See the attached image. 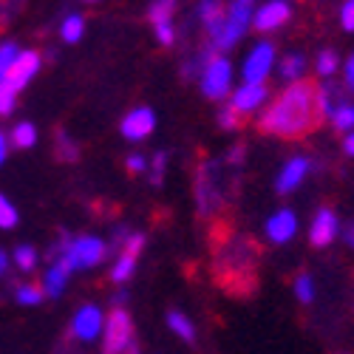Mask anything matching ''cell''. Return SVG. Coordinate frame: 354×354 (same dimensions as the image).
<instances>
[{"label": "cell", "mask_w": 354, "mask_h": 354, "mask_svg": "<svg viewBox=\"0 0 354 354\" xmlns=\"http://www.w3.org/2000/svg\"><path fill=\"white\" fill-rule=\"evenodd\" d=\"M320 120H323V113L317 105V85L298 80L261 116V131L292 139V136L309 133L315 125H320Z\"/></svg>", "instance_id": "cell-1"}, {"label": "cell", "mask_w": 354, "mask_h": 354, "mask_svg": "<svg viewBox=\"0 0 354 354\" xmlns=\"http://www.w3.org/2000/svg\"><path fill=\"white\" fill-rule=\"evenodd\" d=\"M250 17H252V3H247V0H235V3H230L224 20L218 26L207 28V35H210V46L207 48L218 51V48L235 46L250 28Z\"/></svg>", "instance_id": "cell-2"}, {"label": "cell", "mask_w": 354, "mask_h": 354, "mask_svg": "<svg viewBox=\"0 0 354 354\" xmlns=\"http://www.w3.org/2000/svg\"><path fill=\"white\" fill-rule=\"evenodd\" d=\"M230 82H232V66H230V60H227V57L213 54L210 60H207V66H204V74H201V91H204V97H210V100L227 97Z\"/></svg>", "instance_id": "cell-3"}, {"label": "cell", "mask_w": 354, "mask_h": 354, "mask_svg": "<svg viewBox=\"0 0 354 354\" xmlns=\"http://www.w3.org/2000/svg\"><path fill=\"white\" fill-rule=\"evenodd\" d=\"M133 343V320L125 309H113L105 323V354H125Z\"/></svg>", "instance_id": "cell-4"}, {"label": "cell", "mask_w": 354, "mask_h": 354, "mask_svg": "<svg viewBox=\"0 0 354 354\" xmlns=\"http://www.w3.org/2000/svg\"><path fill=\"white\" fill-rule=\"evenodd\" d=\"M40 71V54L37 51H20V57L15 60V66L6 71V77L0 80L3 85H9L15 94H20L23 88L32 82V77Z\"/></svg>", "instance_id": "cell-5"}, {"label": "cell", "mask_w": 354, "mask_h": 354, "mask_svg": "<svg viewBox=\"0 0 354 354\" xmlns=\"http://www.w3.org/2000/svg\"><path fill=\"white\" fill-rule=\"evenodd\" d=\"M272 60H275V48L270 43H258L247 54V63H244V80H247V85H261L263 80H267V74L272 68Z\"/></svg>", "instance_id": "cell-6"}, {"label": "cell", "mask_w": 354, "mask_h": 354, "mask_svg": "<svg viewBox=\"0 0 354 354\" xmlns=\"http://www.w3.org/2000/svg\"><path fill=\"white\" fill-rule=\"evenodd\" d=\"M196 196H198V210L207 216L221 204V193L216 190V162H207L198 173V185H196Z\"/></svg>", "instance_id": "cell-7"}, {"label": "cell", "mask_w": 354, "mask_h": 354, "mask_svg": "<svg viewBox=\"0 0 354 354\" xmlns=\"http://www.w3.org/2000/svg\"><path fill=\"white\" fill-rule=\"evenodd\" d=\"M153 128H156V116H153L151 108H133V111H128L122 125H120L122 136L131 139V142H139L145 136H151Z\"/></svg>", "instance_id": "cell-8"}, {"label": "cell", "mask_w": 354, "mask_h": 354, "mask_svg": "<svg viewBox=\"0 0 354 354\" xmlns=\"http://www.w3.org/2000/svg\"><path fill=\"white\" fill-rule=\"evenodd\" d=\"M102 326H105L102 312L97 306H82L71 320V335L80 340H94L102 332Z\"/></svg>", "instance_id": "cell-9"}, {"label": "cell", "mask_w": 354, "mask_h": 354, "mask_svg": "<svg viewBox=\"0 0 354 354\" xmlns=\"http://www.w3.org/2000/svg\"><path fill=\"white\" fill-rule=\"evenodd\" d=\"M289 15H292L289 3H283V0H272V3H263L252 15V23H255L258 32H272V28H278V26H283L289 20Z\"/></svg>", "instance_id": "cell-10"}, {"label": "cell", "mask_w": 354, "mask_h": 354, "mask_svg": "<svg viewBox=\"0 0 354 354\" xmlns=\"http://www.w3.org/2000/svg\"><path fill=\"white\" fill-rule=\"evenodd\" d=\"M337 230H340V224H337V216L332 210H317L312 230H309L312 247H329L337 239Z\"/></svg>", "instance_id": "cell-11"}, {"label": "cell", "mask_w": 354, "mask_h": 354, "mask_svg": "<svg viewBox=\"0 0 354 354\" xmlns=\"http://www.w3.org/2000/svg\"><path fill=\"white\" fill-rule=\"evenodd\" d=\"M267 97H270V91L263 85H241L239 91L232 94L230 108L239 116H244V113H252L255 108H261L263 102H267Z\"/></svg>", "instance_id": "cell-12"}, {"label": "cell", "mask_w": 354, "mask_h": 354, "mask_svg": "<svg viewBox=\"0 0 354 354\" xmlns=\"http://www.w3.org/2000/svg\"><path fill=\"white\" fill-rule=\"evenodd\" d=\"M295 232H298V218H295L292 210H278L270 216L267 221V235L270 241L275 244H286L289 239H295Z\"/></svg>", "instance_id": "cell-13"}, {"label": "cell", "mask_w": 354, "mask_h": 354, "mask_svg": "<svg viewBox=\"0 0 354 354\" xmlns=\"http://www.w3.org/2000/svg\"><path fill=\"white\" fill-rule=\"evenodd\" d=\"M306 173H309V159L295 156L292 162L283 165V170H281V176H278V182H275V190H278V193H292L295 187L304 182V176H306Z\"/></svg>", "instance_id": "cell-14"}, {"label": "cell", "mask_w": 354, "mask_h": 354, "mask_svg": "<svg viewBox=\"0 0 354 354\" xmlns=\"http://www.w3.org/2000/svg\"><path fill=\"white\" fill-rule=\"evenodd\" d=\"M68 275H71L68 263H66V261H54V263H51V270H48L46 278H43V292L48 295V298H60V292L66 289Z\"/></svg>", "instance_id": "cell-15"}, {"label": "cell", "mask_w": 354, "mask_h": 354, "mask_svg": "<svg viewBox=\"0 0 354 354\" xmlns=\"http://www.w3.org/2000/svg\"><path fill=\"white\" fill-rule=\"evenodd\" d=\"M167 326L176 332V335H179L182 340H193L196 337V329H193V323L187 320V315L185 312H179V309H173V312H167Z\"/></svg>", "instance_id": "cell-16"}, {"label": "cell", "mask_w": 354, "mask_h": 354, "mask_svg": "<svg viewBox=\"0 0 354 354\" xmlns=\"http://www.w3.org/2000/svg\"><path fill=\"white\" fill-rule=\"evenodd\" d=\"M133 272H136V258L128 255V252H122L120 261H116L113 270H111V281H113V283H125Z\"/></svg>", "instance_id": "cell-17"}, {"label": "cell", "mask_w": 354, "mask_h": 354, "mask_svg": "<svg viewBox=\"0 0 354 354\" xmlns=\"http://www.w3.org/2000/svg\"><path fill=\"white\" fill-rule=\"evenodd\" d=\"M82 32H85L82 15H68V17L63 20V26H60V37H63L66 43H77V40L82 37Z\"/></svg>", "instance_id": "cell-18"}, {"label": "cell", "mask_w": 354, "mask_h": 354, "mask_svg": "<svg viewBox=\"0 0 354 354\" xmlns=\"http://www.w3.org/2000/svg\"><path fill=\"white\" fill-rule=\"evenodd\" d=\"M198 15H201L204 26H207V28H213V26H218V23L224 20L227 9H224L221 3H216V0H207V3H201V6H198Z\"/></svg>", "instance_id": "cell-19"}, {"label": "cell", "mask_w": 354, "mask_h": 354, "mask_svg": "<svg viewBox=\"0 0 354 354\" xmlns=\"http://www.w3.org/2000/svg\"><path fill=\"white\" fill-rule=\"evenodd\" d=\"M35 142H37V131H35L32 122L15 125V131H12V145H15V147H32Z\"/></svg>", "instance_id": "cell-20"}, {"label": "cell", "mask_w": 354, "mask_h": 354, "mask_svg": "<svg viewBox=\"0 0 354 354\" xmlns=\"http://www.w3.org/2000/svg\"><path fill=\"white\" fill-rule=\"evenodd\" d=\"M15 267L23 270V272H32V270L37 267V252H35V247L20 244V247L15 250Z\"/></svg>", "instance_id": "cell-21"}, {"label": "cell", "mask_w": 354, "mask_h": 354, "mask_svg": "<svg viewBox=\"0 0 354 354\" xmlns=\"http://www.w3.org/2000/svg\"><path fill=\"white\" fill-rule=\"evenodd\" d=\"M15 289H17L15 292L17 304H26V306H35V304H40L46 298V292L40 286H35V283H23V286H15Z\"/></svg>", "instance_id": "cell-22"}, {"label": "cell", "mask_w": 354, "mask_h": 354, "mask_svg": "<svg viewBox=\"0 0 354 354\" xmlns=\"http://www.w3.org/2000/svg\"><path fill=\"white\" fill-rule=\"evenodd\" d=\"M304 66H306V60H304L301 54H289L286 60L281 63V77L289 80V82H295V77L304 74Z\"/></svg>", "instance_id": "cell-23"}, {"label": "cell", "mask_w": 354, "mask_h": 354, "mask_svg": "<svg viewBox=\"0 0 354 354\" xmlns=\"http://www.w3.org/2000/svg\"><path fill=\"white\" fill-rule=\"evenodd\" d=\"M173 12H176V3H173V0H159V3H153V6H151V23H153V28L170 23Z\"/></svg>", "instance_id": "cell-24"}, {"label": "cell", "mask_w": 354, "mask_h": 354, "mask_svg": "<svg viewBox=\"0 0 354 354\" xmlns=\"http://www.w3.org/2000/svg\"><path fill=\"white\" fill-rule=\"evenodd\" d=\"M17 224V210H15V204L6 198V196H0V230H12Z\"/></svg>", "instance_id": "cell-25"}, {"label": "cell", "mask_w": 354, "mask_h": 354, "mask_svg": "<svg viewBox=\"0 0 354 354\" xmlns=\"http://www.w3.org/2000/svg\"><path fill=\"white\" fill-rule=\"evenodd\" d=\"M332 122H335L337 131H354V108H351V105L337 108L335 116H332Z\"/></svg>", "instance_id": "cell-26"}, {"label": "cell", "mask_w": 354, "mask_h": 354, "mask_svg": "<svg viewBox=\"0 0 354 354\" xmlns=\"http://www.w3.org/2000/svg\"><path fill=\"white\" fill-rule=\"evenodd\" d=\"M337 71V54L335 51H320L317 54V74L320 77H329Z\"/></svg>", "instance_id": "cell-27"}, {"label": "cell", "mask_w": 354, "mask_h": 354, "mask_svg": "<svg viewBox=\"0 0 354 354\" xmlns=\"http://www.w3.org/2000/svg\"><path fill=\"white\" fill-rule=\"evenodd\" d=\"M295 295H298L301 304H309L315 298V286H312L309 275H298V281H295Z\"/></svg>", "instance_id": "cell-28"}, {"label": "cell", "mask_w": 354, "mask_h": 354, "mask_svg": "<svg viewBox=\"0 0 354 354\" xmlns=\"http://www.w3.org/2000/svg\"><path fill=\"white\" fill-rule=\"evenodd\" d=\"M57 153H60V159H77V145L66 136V131H60L57 133Z\"/></svg>", "instance_id": "cell-29"}, {"label": "cell", "mask_w": 354, "mask_h": 354, "mask_svg": "<svg viewBox=\"0 0 354 354\" xmlns=\"http://www.w3.org/2000/svg\"><path fill=\"white\" fill-rule=\"evenodd\" d=\"M15 102H17V94L12 91L9 85L0 82V116H9L15 111Z\"/></svg>", "instance_id": "cell-30"}, {"label": "cell", "mask_w": 354, "mask_h": 354, "mask_svg": "<svg viewBox=\"0 0 354 354\" xmlns=\"http://www.w3.org/2000/svg\"><path fill=\"white\" fill-rule=\"evenodd\" d=\"M142 247H145V235H142V232H131V235H128V241H125V247H122V252L139 258Z\"/></svg>", "instance_id": "cell-31"}, {"label": "cell", "mask_w": 354, "mask_h": 354, "mask_svg": "<svg viewBox=\"0 0 354 354\" xmlns=\"http://www.w3.org/2000/svg\"><path fill=\"white\" fill-rule=\"evenodd\" d=\"M165 167H167V153H156V156H153V167H151V182H153V185H162Z\"/></svg>", "instance_id": "cell-32"}, {"label": "cell", "mask_w": 354, "mask_h": 354, "mask_svg": "<svg viewBox=\"0 0 354 354\" xmlns=\"http://www.w3.org/2000/svg\"><path fill=\"white\" fill-rule=\"evenodd\" d=\"M340 26L346 32H354V0H346L340 6Z\"/></svg>", "instance_id": "cell-33"}, {"label": "cell", "mask_w": 354, "mask_h": 354, "mask_svg": "<svg viewBox=\"0 0 354 354\" xmlns=\"http://www.w3.org/2000/svg\"><path fill=\"white\" fill-rule=\"evenodd\" d=\"M218 125H221L224 131H235V128H239V113H235L232 108H224V111L218 113Z\"/></svg>", "instance_id": "cell-34"}, {"label": "cell", "mask_w": 354, "mask_h": 354, "mask_svg": "<svg viewBox=\"0 0 354 354\" xmlns=\"http://www.w3.org/2000/svg\"><path fill=\"white\" fill-rule=\"evenodd\" d=\"M156 40H159L162 46H173V40H176V32H173V23L156 26Z\"/></svg>", "instance_id": "cell-35"}, {"label": "cell", "mask_w": 354, "mask_h": 354, "mask_svg": "<svg viewBox=\"0 0 354 354\" xmlns=\"http://www.w3.org/2000/svg\"><path fill=\"white\" fill-rule=\"evenodd\" d=\"M125 167H128L131 173H142V170L147 167V162H145V156H142V153H131V156H128V162H125Z\"/></svg>", "instance_id": "cell-36"}, {"label": "cell", "mask_w": 354, "mask_h": 354, "mask_svg": "<svg viewBox=\"0 0 354 354\" xmlns=\"http://www.w3.org/2000/svg\"><path fill=\"white\" fill-rule=\"evenodd\" d=\"M346 85L354 88V54L348 57V63H346Z\"/></svg>", "instance_id": "cell-37"}, {"label": "cell", "mask_w": 354, "mask_h": 354, "mask_svg": "<svg viewBox=\"0 0 354 354\" xmlns=\"http://www.w3.org/2000/svg\"><path fill=\"white\" fill-rule=\"evenodd\" d=\"M6 153H9V139H6L3 131H0V165L6 162Z\"/></svg>", "instance_id": "cell-38"}, {"label": "cell", "mask_w": 354, "mask_h": 354, "mask_svg": "<svg viewBox=\"0 0 354 354\" xmlns=\"http://www.w3.org/2000/svg\"><path fill=\"white\" fill-rule=\"evenodd\" d=\"M6 270H9V255L0 250V275H6Z\"/></svg>", "instance_id": "cell-39"}, {"label": "cell", "mask_w": 354, "mask_h": 354, "mask_svg": "<svg viewBox=\"0 0 354 354\" xmlns=\"http://www.w3.org/2000/svg\"><path fill=\"white\" fill-rule=\"evenodd\" d=\"M343 147H346V153H348V156H354V133H348V136H346Z\"/></svg>", "instance_id": "cell-40"}, {"label": "cell", "mask_w": 354, "mask_h": 354, "mask_svg": "<svg viewBox=\"0 0 354 354\" xmlns=\"http://www.w3.org/2000/svg\"><path fill=\"white\" fill-rule=\"evenodd\" d=\"M343 235H346V244H348V247H354V224H348Z\"/></svg>", "instance_id": "cell-41"}, {"label": "cell", "mask_w": 354, "mask_h": 354, "mask_svg": "<svg viewBox=\"0 0 354 354\" xmlns=\"http://www.w3.org/2000/svg\"><path fill=\"white\" fill-rule=\"evenodd\" d=\"M0 80H3V68H0Z\"/></svg>", "instance_id": "cell-42"}]
</instances>
